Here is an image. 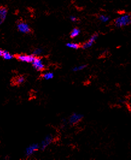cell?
Instances as JSON below:
<instances>
[{
  "label": "cell",
  "mask_w": 131,
  "mask_h": 160,
  "mask_svg": "<svg viewBox=\"0 0 131 160\" xmlns=\"http://www.w3.org/2000/svg\"><path fill=\"white\" fill-rule=\"evenodd\" d=\"M98 19L102 22L105 23V22H108L109 21V17L108 16H107V15H101L99 16Z\"/></svg>",
  "instance_id": "2e32d148"
},
{
  "label": "cell",
  "mask_w": 131,
  "mask_h": 160,
  "mask_svg": "<svg viewBox=\"0 0 131 160\" xmlns=\"http://www.w3.org/2000/svg\"><path fill=\"white\" fill-rule=\"evenodd\" d=\"M87 67L86 65H79L77 66H75L73 68V71L74 72H79L81 71L84 70Z\"/></svg>",
  "instance_id": "9a60e30c"
},
{
  "label": "cell",
  "mask_w": 131,
  "mask_h": 160,
  "mask_svg": "<svg viewBox=\"0 0 131 160\" xmlns=\"http://www.w3.org/2000/svg\"><path fill=\"white\" fill-rule=\"evenodd\" d=\"M42 78H44L45 80H49L53 78L54 77V74L51 72H47L42 75Z\"/></svg>",
  "instance_id": "7c38bea8"
},
{
  "label": "cell",
  "mask_w": 131,
  "mask_h": 160,
  "mask_svg": "<svg viewBox=\"0 0 131 160\" xmlns=\"http://www.w3.org/2000/svg\"><path fill=\"white\" fill-rule=\"evenodd\" d=\"M36 56L34 55H27V54H20L16 55V58L19 61L25 63H32L35 58Z\"/></svg>",
  "instance_id": "5b68a950"
},
{
  "label": "cell",
  "mask_w": 131,
  "mask_h": 160,
  "mask_svg": "<svg viewBox=\"0 0 131 160\" xmlns=\"http://www.w3.org/2000/svg\"><path fill=\"white\" fill-rule=\"evenodd\" d=\"M7 8L4 6H0V24H2L6 19Z\"/></svg>",
  "instance_id": "9c48e42d"
},
{
  "label": "cell",
  "mask_w": 131,
  "mask_h": 160,
  "mask_svg": "<svg viewBox=\"0 0 131 160\" xmlns=\"http://www.w3.org/2000/svg\"><path fill=\"white\" fill-rule=\"evenodd\" d=\"M32 63L33 67L38 71H41L45 68L42 59L39 57H36Z\"/></svg>",
  "instance_id": "8992f818"
},
{
  "label": "cell",
  "mask_w": 131,
  "mask_h": 160,
  "mask_svg": "<svg viewBox=\"0 0 131 160\" xmlns=\"http://www.w3.org/2000/svg\"><path fill=\"white\" fill-rule=\"evenodd\" d=\"M115 25L118 28H122L131 24V15L125 14L118 16L114 21Z\"/></svg>",
  "instance_id": "6da1fadb"
},
{
  "label": "cell",
  "mask_w": 131,
  "mask_h": 160,
  "mask_svg": "<svg viewBox=\"0 0 131 160\" xmlns=\"http://www.w3.org/2000/svg\"><path fill=\"white\" fill-rule=\"evenodd\" d=\"M80 33V29L77 28H74L72 29V31L70 33V37L72 38H74L77 37Z\"/></svg>",
  "instance_id": "30bf717a"
},
{
  "label": "cell",
  "mask_w": 131,
  "mask_h": 160,
  "mask_svg": "<svg viewBox=\"0 0 131 160\" xmlns=\"http://www.w3.org/2000/svg\"><path fill=\"white\" fill-rule=\"evenodd\" d=\"M2 57L5 60H11V59L13 58L14 55L10 53L9 52L7 51H4Z\"/></svg>",
  "instance_id": "5bb4252c"
},
{
  "label": "cell",
  "mask_w": 131,
  "mask_h": 160,
  "mask_svg": "<svg viewBox=\"0 0 131 160\" xmlns=\"http://www.w3.org/2000/svg\"><path fill=\"white\" fill-rule=\"evenodd\" d=\"M53 136L52 135H47L43 140L41 142V144L39 145V149L44 151L50 144H51L53 141Z\"/></svg>",
  "instance_id": "277c9868"
},
{
  "label": "cell",
  "mask_w": 131,
  "mask_h": 160,
  "mask_svg": "<svg viewBox=\"0 0 131 160\" xmlns=\"http://www.w3.org/2000/svg\"><path fill=\"white\" fill-rule=\"evenodd\" d=\"M15 84L16 85H19L23 84L25 81V78L24 76H18L15 79Z\"/></svg>",
  "instance_id": "8fae6325"
},
{
  "label": "cell",
  "mask_w": 131,
  "mask_h": 160,
  "mask_svg": "<svg viewBox=\"0 0 131 160\" xmlns=\"http://www.w3.org/2000/svg\"><path fill=\"white\" fill-rule=\"evenodd\" d=\"M42 53V49L41 48H36L35 49L33 52V55H34L35 56H38V55H41Z\"/></svg>",
  "instance_id": "e0dca14e"
},
{
  "label": "cell",
  "mask_w": 131,
  "mask_h": 160,
  "mask_svg": "<svg viewBox=\"0 0 131 160\" xmlns=\"http://www.w3.org/2000/svg\"><path fill=\"white\" fill-rule=\"evenodd\" d=\"M97 38H98V34H94L92 35L91 36V37L89 39L88 41L82 45V48L84 49H88V48H91L93 46V45L94 44V42H96V41L97 39Z\"/></svg>",
  "instance_id": "ba28073f"
},
{
  "label": "cell",
  "mask_w": 131,
  "mask_h": 160,
  "mask_svg": "<svg viewBox=\"0 0 131 160\" xmlns=\"http://www.w3.org/2000/svg\"><path fill=\"white\" fill-rule=\"evenodd\" d=\"M83 117H84V116L82 114L78 113H74L69 116L68 121L70 125H74L77 124L79 122L81 121Z\"/></svg>",
  "instance_id": "7a4b0ae2"
},
{
  "label": "cell",
  "mask_w": 131,
  "mask_h": 160,
  "mask_svg": "<svg viewBox=\"0 0 131 160\" xmlns=\"http://www.w3.org/2000/svg\"><path fill=\"white\" fill-rule=\"evenodd\" d=\"M3 52H4V50L0 49V57H2L3 54Z\"/></svg>",
  "instance_id": "d6986e66"
},
{
  "label": "cell",
  "mask_w": 131,
  "mask_h": 160,
  "mask_svg": "<svg viewBox=\"0 0 131 160\" xmlns=\"http://www.w3.org/2000/svg\"><path fill=\"white\" fill-rule=\"evenodd\" d=\"M69 19L71 20V21L72 22H76L77 21V18L75 16H71L69 17Z\"/></svg>",
  "instance_id": "ac0fdd59"
},
{
  "label": "cell",
  "mask_w": 131,
  "mask_h": 160,
  "mask_svg": "<svg viewBox=\"0 0 131 160\" xmlns=\"http://www.w3.org/2000/svg\"><path fill=\"white\" fill-rule=\"evenodd\" d=\"M39 145L37 143H33L28 146L25 149V155L27 156H30L38 151Z\"/></svg>",
  "instance_id": "52a82bcc"
},
{
  "label": "cell",
  "mask_w": 131,
  "mask_h": 160,
  "mask_svg": "<svg viewBox=\"0 0 131 160\" xmlns=\"http://www.w3.org/2000/svg\"><path fill=\"white\" fill-rule=\"evenodd\" d=\"M17 28L19 32L24 34H28L32 32V29L28 24L24 22H19L17 25Z\"/></svg>",
  "instance_id": "3957f363"
},
{
  "label": "cell",
  "mask_w": 131,
  "mask_h": 160,
  "mask_svg": "<svg viewBox=\"0 0 131 160\" xmlns=\"http://www.w3.org/2000/svg\"><path fill=\"white\" fill-rule=\"evenodd\" d=\"M66 46L69 48L73 49H78L80 47L79 44H76V43H73V42L67 43L66 44Z\"/></svg>",
  "instance_id": "4fadbf2b"
}]
</instances>
